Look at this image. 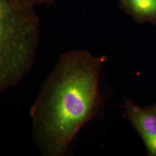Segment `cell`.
<instances>
[{
	"label": "cell",
	"instance_id": "1",
	"mask_svg": "<svg viewBox=\"0 0 156 156\" xmlns=\"http://www.w3.org/2000/svg\"><path fill=\"white\" fill-rule=\"evenodd\" d=\"M106 56L62 55L30 109L34 141L44 156H63L84 125L103 113L99 74Z\"/></svg>",
	"mask_w": 156,
	"mask_h": 156
},
{
	"label": "cell",
	"instance_id": "2",
	"mask_svg": "<svg viewBox=\"0 0 156 156\" xmlns=\"http://www.w3.org/2000/svg\"><path fill=\"white\" fill-rule=\"evenodd\" d=\"M34 8L20 0H0V93L16 86L33 66L39 39Z\"/></svg>",
	"mask_w": 156,
	"mask_h": 156
},
{
	"label": "cell",
	"instance_id": "3",
	"mask_svg": "<svg viewBox=\"0 0 156 156\" xmlns=\"http://www.w3.org/2000/svg\"><path fill=\"white\" fill-rule=\"evenodd\" d=\"M123 108L126 118L143 140L149 156H156V111L153 106L142 108L124 98Z\"/></svg>",
	"mask_w": 156,
	"mask_h": 156
},
{
	"label": "cell",
	"instance_id": "4",
	"mask_svg": "<svg viewBox=\"0 0 156 156\" xmlns=\"http://www.w3.org/2000/svg\"><path fill=\"white\" fill-rule=\"evenodd\" d=\"M120 6L135 22L156 24V0H120Z\"/></svg>",
	"mask_w": 156,
	"mask_h": 156
},
{
	"label": "cell",
	"instance_id": "5",
	"mask_svg": "<svg viewBox=\"0 0 156 156\" xmlns=\"http://www.w3.org/2000/svg\"><path fill=\"white\" fill-rule=\"evenodd\" d=\"M28 5L35 6L42 5H51L56 0H20Z\"/></svg>",
	"mask_w": 156,
	"mask_h": 156
},
{
	"label": "cell",
	"instance_id": "6",
	"mask_svg": "<svg viewBox=\"0 0 156 156\" xmlns=\"http://www.w3.org/2000/svg\"><path fill=\"white\" fill-rule=\"evenodd\" d=\"M153 106V108H154V109H155V111H156V105H154V106Z\"/></svg>",
	"mask_w": 156,
	"mask_h": 156
}]
</instances>
